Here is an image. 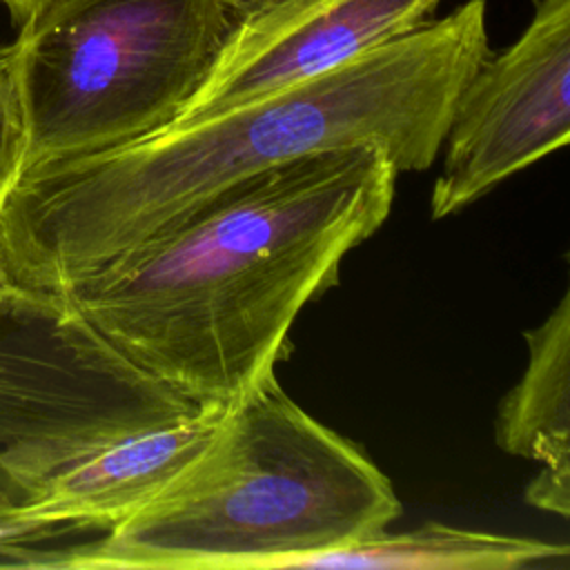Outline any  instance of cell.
<instances>
[{
  "mask_svg": "<svg viewBox=\"0 0 570 570\" xmlns=\"http://www.w3.org/2000/svg\"><path fill=\"white\" fill-rule=\"evenodd\" d=\"M490 53L488 0L334 69L127 147L22 171L0 207L16 285L58 294L220 189L294 158L374 145L434 165L456 98Z\"/></svg>",
  "mask_w": 570,
  "mask_h": 570,
  "instance_id": "cell-1",
  "label": "cell"
},
{
  "mask_svg": "<svg viewBox=\"0 0 570 570\" xmlns=\"http://www.w3.org/2000/svg\"><path fill=\"white\" fill-rule=\"evenodd\" d=\"M385 149L314 151L247 176L58 294L125 358L220 407L274 374L301 309L390 216Z\"/></svg>",
  "mask_w": 570,
  "mask_h": 570,
  "instance_id": "cell-2",
  "label": "cell"
},
{
  "mask_svg": "<svg viewBox=\"0 0 570 570\" xmlns=\"http://www.w3.org/2000/svg\"><path fill=\"white\" fill-rule=\"evenodd\" d=\"M401 514L365 452L307 414L276 376L227 403L203 448L58 568L285 570L385 532Z\"/></svg>",
  "mask_w": 570,
  "mask_h": 570,
  "instance_id": "cell-3",
  "label": "cell"
},
{
  "mask_svg": "<svg viewBox=\"0 0 570 570\" xmlns=\"http://www.w3.org/2000/svg\"><path fill=\"white\" fill-rule=\"evenodd\" d=\"M249 0H51L11 47L22 171L169 129ZM22 176V174H20Z\"/></svg>",
  "mask_w": 570,
  "mask_h": 570,
  "instance_id": "cell-4",
  "label": "cell"
},
{
  "mask_svg": "<svg viewBox=\"0 0 570 570\" xmlns=\"http://www.w3.org/2000/svg\"><path fill=\"white\" fill-rule=\"evenodd\" d=\"M203 410L125 358L62 294L0 296V490L20 503L94 450Z\"/></svg>",
  "mask_w": 570,
  "mask_h": 570,
  "instance_id": "cell-5",
  "label": "cell"
},
{
  "mask_svg": "<svg viewBox=\"0 0 570 570\" xmlns=\"http://www.w3.org/2000/svg\"><path fill=\"white\" fill-rule=\"evenodd\" d=\"M570 140V0H534L523 33L463 85L432 185L434 220Z\"/></svg>",
  "mask_w": 570,
  "mask_h": 570,
  "instance_id": "cell-6",
  "label": "cell"
},
{
  "mask_svg": "<svg viewBox=\"0 0 570 570\" xmlns=\"http://www.w3.org/2000/svg\"><path fill=\"white\" fill-rule=\"evenodd\" d=\"M443 0H249L212 73L171 127L334 69L434 18Z\"/></svg>",
  "mask_w": 570,
  "mask_h": 570,
  "instance_id": "cell-7",
  "label": "cell"
},
{
  "mask_svg": "<svg viewBox=\"0 0 570 570\" xmlns=\"http://www.w3.org/2000/svg\"><path fill=\"white\" fill-rule=\"evenodd\" d=\"M223 407L94 450L47 476L18 503V517L60 539L109 532L203 448Z\"/></svg>",
  "mask_w": 570,
  "mask_h": 570,
  "instance_id": "cell-8",
  "label": "cell"
},
{
  "mask_svg": "<svg viewBox=\"0 0 570 570\" xmlns=\"http://www.w3.org/2000/svg\"><path fill=\"white\" fill-rule=\"evenodd\" d=\"M528 365L497 405L494 441L541 463L525 501L561 519L570 514V292L546 321L523 332Z\"/></svg>",
  "mask_w": 570,
  "mask_h": 570,
  "instance_id": "cell-9",
  "label": "cell"
},
{
  "mask_svg": "<svg viewBox=\"0 0 570 570\" xmlns=\"http://www.w3.org/2000/svg\"><path fill=\"white\" fill-rule=\"evenodd\" d=\"M566 543L492 534L425 521L412 530H387L305 559L298 568H412V570H523L568 563Z\"/></svg>",
  "mask_w": 570,
  "mask_h": 570,
  "instance_id": "cell-10",
  "label": "cell"
},
{
  "mask_svg": "<svg viewBox=\"0 0 570 570\" xmlns=\"http://www.w3.org/2000/svg\"><path fill=\"white\" fill-rule=\"evenodd\" d=\"M18 499L0 490V566L58 568L62 539L18 517Z\"/></svg>",
  "mask_w": 570,
  "mask_h": 570,
  "instance_id": "cell-11",
  "label": "cell"
},
{
  "mask_svg": "<svg viewBox=\"0 0 570 570\" xmlns=\"http://www.w3.org/2000/svg\"><path fill=\"white\" fill-rule=\"evenodd\" d=\"M22 116L13 82L11 47H0V207L22 174Z\"/></svg>",
  "mask_w": 570,
  "mask_h": 570,
  "instance_id": "cell-12",
  "label": "cell"
},
{
  "mask_svg": "<svg viewBox=\"0 0 570 570\" xmlns=\"http://www.w3.org/2000/svg\"><path fill=\"white\" fill-rule=\"evenodd\" d=\"M51 0H0V4L13 16V20L20 24L27 18H31L36 11H40Z\"/></svg>",
  "mask_w": 570,
  "mask_h": 570,
  "instance_id": "cell-13",
  "label": "cell"
},
{
  "mask_svg": "<svg viewBox=\"0 0 570 570\" xmlns=\"http://www.w3.org/2000/svg\"><path fill=\"white\" fill-rule=\"evenodd\" d=\"M13 289H20V285H16V281H13L11 272H9V265H7V261H4V254H2V249H0V296H2V294H9V292H13Z\"/></svg>",
  "mask_w": 570,
  "mask_h": 570,
  "instance_id": "cell-14",
  "label": "cell"
}]
</instances>
